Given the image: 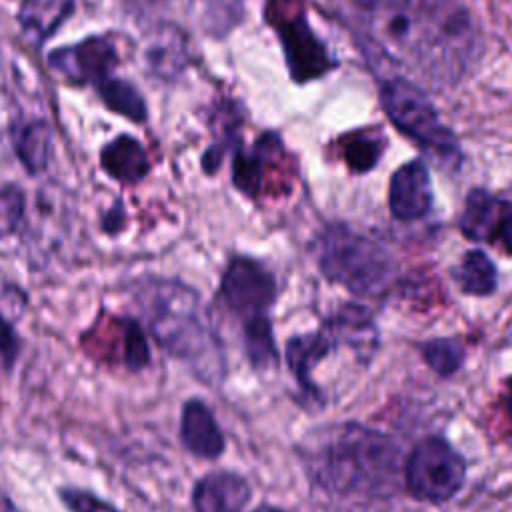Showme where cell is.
<instances>
[{
    "label": "cell",
    "instance_id": "31",
    "mask_svg": "<svg viewBox=\"0 0 512 512\" xmlns=\"http://www.w3.org/2000/svg\"><path fill=\"white\" fill-rule=\"evenodd\" d=\"M126 210H124V204L120 200H116L106 212H104V218H102V230L106 234H118L124 224H126Z\"/></svg>",
    "mask_w": 512,
    "mask_h": 512
},
{
    "label": "cell",
    "instance_id": "32",
    "mask_svg": "<svg viewBox=\"0 0 512 512\" xmlns=\"http://www.w3.org/2000/svg\"><path fill=\"white\" fill-rule=\"evenodd\" d=\"M500 406H502L506 418L512 422V374L504 380V388L500 394Z\"/></svg>",
    "mask_w": 512,
    "mask_h": 512
},
{
    "label": "cell",
    "instance_id": "4",
    "mask_svg": "<svg viewBox=\"0 0 512 512\" xmlns=\"http://www.w3.org/2000/svg\"><path fill=\"white\" fill-rule=\"evenodd\" d=\"M278 298V282L260 260L234 254L220 276L216 304L238 324L242 350L254 370H272L280 362L270 310Z\"/></svg>",
    "mask_w": 512,
    "mask_h": 512
},
{
    "label": "cell",
    "instance_id": "11",
    "mask_svg": "<svg viewBox=\"0 0 512 512\" xmlns=\"http://www.w3.org/2000/svg\"><path fill=\"white\" fill-rule=\"evenodd\" d=\"M460 228L466 238L498 244L506 254H512V202L486 190H472L464 202Z\"/></svg>",
    "mask_w": 512,
    "mask_h": 512
},
{
    "label": "cell",
    "instance_id": "14",
    "mask_svg": "<svg viewBox=\"0 0 512 512\" xmlns=\"http://www.w3.org/2000/svg\"><path fill=\"white\" fill-rule=\"evenodd\" d=\"M178 436L182 446L200 460L214 462L226 450V436L212 408L200 398H190L182 404Z\"/></svg>",
    "mask_w": 512,
    "mask_h": 512
},
{
    "label": "cell",
    "instance_id": "10",
    "mask_svg": "<svg viewBox=\"0 0 512 512\" xmlns=\"http://www.w3.org/2000/svg\"><path fill=\"white\" fill-rule=\"evenodd\" d=\"M46 60L68 84L92 86L96 90L114 76V70L120 64V54L108 36L92 34L74 44L50 50Z\"/></svg>",
    "mask_w": 512,
    "mask_h": 512
},
{
    "label": "cell",
    "instance_id": "5",
    "mask_svg": "<svg viewBox=\"0 0 512 512\" xmlns=\"http://www.w3.org/2000/svg\"><path fill=\"white\" fill-rule=\"evenodd\" d=\"M312 252L320 272L354 296L380 298L396 280V262L384 244L348 224H328Z\"/></svg>",
    "mask_w": 512,
    "mask_h": 512
},
{
    "label": "cell",
    "instance_id": "16",
    "mask_svg": "<svg viewBox=\"0 0 512 512\" xmlns=\"http://www.w3.org/2000/svg\"><path fill=\"white\" fill-rule=\"evenodd\" d=\"M252 498L250 482L234 470H210L192 488L194 512H242Z\"/></svg>",
    "mask_w": 512,
    "mask_h": 512
},
{
    "label": "cell",
    "instance_id": "22",
    "mask_svg": "<svg viewBox=\"0 0 512 512\" xmlns=\"http://www.w3.org/2000/svg\"><path fill=\"white\" fill-rule=\"evenodd\" d=\"M188 14L204 36L224 40L244 20L246 0H188Z\"/></svg>",
    "mask_w": 512,
    "mask_h": 512
},
{
    "label": "cell",
    "instance_id": "24",
    "mask_svg": "<svg viewBox=\"0 0 512 512\" xmlns=\"http://www.w3.org/2000/svg\"><path fill=\"white\" fill-rule=\"evenodd\" d=\"M186 56L184 40L180 36H172L170 30H164L146 48V64L150 74L164 80H172L184 72Z\"/></svg>",
    "mask_w": 512,
    "mask_h": 512
},
{
    "label": "cell",
    "instance_id": "17",
    "mask_svg": "<svg viewBox=\"0 0 512 512\" xmlns=\"http://www.w3.org/2000/svg\"><path fill=\"white\" fill-rule=\"evenodd\" d=\"M322 328L330 334L336 348H350L356 360L364 366L372 362L378 350V330L368 308L360 304H344L324 320Z\"/></svg>",
    "mask_w": 512,
    "mask_h": 512
},
{
    "label": "cell",
    "instance_id": "3",
    "mask_svg": "<svg viewBox=\"0 0 512 512\" xmlns=\"http://www.w3.org/2000/svg\"><path fill=\"white\" fill-rule=\"evenodd\" d=\"M134 300L154 342L206 386L226 378V352L208 306L190 284L146 276L134 282Z\"/></svg>",
    "mask_w": 512,
    "mask_h": 512
},
{
    "label": "cell",
    "instance_id": "19",
    "mask_svg": "<svg viewBox=\"0 0 512 512\" xmlns=\"http://www.w3.org/2000/svg\"><path fill=\"white\" fill-rule=\"evenodd\" d=\"M10 144L16 158L30 176L46 172L52 158V128L44 118H22L14 120L8 128Z\"/></svg>",
    "mask_w": 512,
    "mask_h": 512
},
{
    "label": "cell",
    "instance_id": "27",
    "mask_svg": "<svg viewBox=\"0 0 512 512\" xmlns=\"http://www.w3.org/2000/svg\"><path fill=\"white\" fill-rule=\"evenodd\" d=\"M382 156V138L370 134H350L342 140V158L352 172L372 170Z\"/></svg>",
    "mask_w": 512,
    "mask_h": 512
},
{
    "label": "cell",
    "instance_id": "2",
    "mask_svg": "<svg viewBox=\"0 0 512 512\" xmlns=\"http://www.w3.org/2000/svg\"><path fill=\"white\" fill-rule=\"evenodd\" d=\"M296 454L310 486L330 498H382L396 486V442L358 422L310 430L296 446Z\"/></svg>",
    "mask_w": 512,
    "mask_h": 512
},
{
    "label": "cell",
    "instance_id": "34",
    "mask_svg": "<svg viewBox=\"0 0 512 512\" xmlns=\"http://www.w3.org/2000/svg\"><path fill=\"white\" fill-rule=\"evenodd\" d=\"M252 512H288V510L278 508V506H272V504H260V506H256Z\"/></svg>",
    "mask_w": 512,
    "mask_h": 512
},
{
    "label": "cell",
    "instance_id": "12",
    "mask_svg": "<svg viewBox=\"0 0 512 512\" xmlns=\"http://www.w3.org/2000/svg\"><path fill=\"white\" fill-rule=\"evenodd\" d=\"M284 152L282 138L276 132H262L250 146H240L232 152L230 180L244 196L256 200L264 192L266 176Z\"/></svg>",
    "mask_w": 512,
    "mask_h": 512
},
{
    "label": "cell",
    "instance_id": "6",
    "mask_svg": "<svg viewBox=\"0 0 512 512\" xmlns=\"http://www.w3.org/2000/svg\"><path fill=\"white\" fill-rule=\"evenodd\" d=\"M264 18L278 36L286 68L296 84L318 80L336 66L326 44L310 26L302 0H266Z\"/></svg>",
    "mask_w": 512,
    "mask_h": 512
},
{
    "label": "cell",
    "instance_id": "30",
    "mask_svg": "<svg viewBox=\"0 0 512 512\" xmlns=\"http://www.w3.org/2000/svg\"><path fill=\"white\" fill-rule=\"evenodd\" d=\"M20 350V340L18 334L14 332L12 324L0 314V358L6 366H10Z\"/></svg>",
    "mask_w": 512,
    "mask_h": 512
},
{
    "label": "cell",
    "instance_id": "1",
    "mask_svg": "<svg viewBox=\"0 0 512 512\" xmlns=\"http://www.w3.org/2000/svg\"><path fill=\"white\" fill-rule=\"evenodd\" d=\"M370 54L416 86L456 84L480 56V30L460 0H366Z\"/></svg>",
    "mask_w": 512,
    "mask_h": 512
},
{
    "label": "cell",
    "instance_id": "9",
    "mask_svg": "<svg viewBox=\"0 0 512 512\" xmlns=\"http://www.w3.org/2000/svg\"><path fill=\"white\" fill-rule=\"evenodd\" d=\"M86 354L104 364L120 366L130 372L144 370L150 364V346L144 328L130 316H106L82 334Z\"/></svg>",
    "mask_w": 512,
    "mask_h": 512
},
{
    "label": "cell",
    "instance_id": "7",
    "mask_svg": "<svg viewBox=\"0 0 512 512\" xmlns=\"http://www.w3.org/2000/svg\"><path fill=\"white\" fill-rule=\"evenodd\" d=\"M380 102L390 122L418 146L444 160L460 158L456 138L442 124L436 108L420 86L390 76L382 84Z\"/></svg>",
    "mask_w": 512,
    "mask_h": 512
},
{
    "label": "cell",
    "instance_id": "26",
    "mask_svg": "<svg viewBox=\"0 0 512 512\" xmlns=\"http://www.w3.org/2000/svg\"><path fill=\"white\" fill-rule=\"evenodd\" d=\"M422 360L442 378L454 376L466 358V346L462 338H432L418 344Z\"/></svg>",
    "mask_w": 512,
    "mask_h": 512
},
{
    "label": "cell",
    "instance_id": "15",
    "mask_svg": "<svg viewBox=\"0 0 512 512\" xmlns=\"http://www.w3.org/2000/svg\"><path fill=\"white\" fill-rule=\"evenodd\" d=\"M388 208L396 220L412 222L432 208V184L424 162L410 160L390 178Z\"/></svg>",
    "mask_w": 512,
    "mask_h": 512
},
{
    "label": "cell",
    "instance_id": "21",
    "mask_svg": "<svg viewBox=\"0 0 512 512\" xmlns=\"http://www.w3.org/2000/svg\"><path fill=\"white\" fill-rule=\"evenodd\" d=\"M76 0H20L18 26L24 38L42 46L74 12Z\"/></svg>",
    "mask_w": 512,
    "mask_h": 512
},
{
    "label": "cell",
    "instance_id": "25",
    "mask_svg": "<svg viewBox=\"0 0 512 512\" xmlns=\"http://www.w3.org/2000/svg\"><path fill=\"white\" fill-rule=\"evenodd\" d=\"M454 280L464 294L490 296L496 290V268L486 252L470 250L454 270Z\"/></svg>",
    "mask_w": 512,
    "mask_h": 512
},
{
    "label": "cell",
    "instance_id": "8",
    "mask_svg": "<svg viewBox=\"0 0 512 512\" xmlns=\"http://www.w3.org/2000/svg\"><path fill=\"white\" fill-rule=\"evenodd\" d=\"M402 478L412 498L442 504L464 486L466 460L444 438L428 436L406 456Z\"/></svg>",
    "mask_w": 512,
    "mask_h": 512
},
{
    "label": "cell",
    "instance_id": "33",
    "mask_svg": "<svg viewBox=\"0 0 512 512\" xmlns=\"http://www.w3.org/2000/svg\"><path fill=\"white\" fill-rule=\"evenodd\" d=\"M0 512H20V510L10 502V498L0 494Z\"/></svg>",
    "mask_w": 512,
    "mask_h": 512
},
{
    "label": "cell",
    "instance_id": "20",
    "mask_svg": "<svg viewBox=\"0 0 512 512\" xmlns=\"http://www.w3.org/2000/svg\"><path fill=\"white\" fill-rule=\"evenodd\" d=\"M240 126H242L240 106L232 100L216 102L210 116V128H212L214 140L200 158V166L204 174L218 172L226 154H232L240 146Z\"/></svg>",
    "mask_w": 512,
    "mask_h": 512
},
{
    "label": "cell",
    "instance_id": "28",
    "mask_svg": "<svg viewBox=\"0 0 512 512\" xmlns=\"http://www.w3.org/2000/svg\"><path fill=\"white\" fill-rule=\"evenodd\" d=\"M26 214V194L14 182L0 184V244L14 236L22 224Z\"/></svg>",
    "mask_w": 512,
    "mask_h": 512
},
{
    "label": "cell",
    "instance_id": "13",
    "mask_svg": "<svg viewBox=\"0 0 512 512\" xmlns=\"http://www.w3.org/2000/svg\"><path fill=\"white\" fill-rule=\"evenodd\" d=\"M334 348L336 346H334L330 334L322 326L312 332L294 334L292 338H288V342L284 346L286 366H288L292 378L296 380L300 392L304 394V398L312 404L324 402V396H322L320 388L316 386L312 372Z\"/></svg>",
    "mask_w": 512,
    "mask_h": 512
},
{
    "label": "cell",
    "instance_id": "18",
    "mask_svg": "<svg viewBox=\"0 0 512 512\" xmlns=\"http://www.w3.org/2000/svg\"><path fill=\"white\" fill-rule=\"evenodd\" d=\"M100 168L102 172L124 186L140 184L152 170L150 156L142 142L132 134H116L100 148Z\"/></svg>",
    "mask_w": 512,
    "mask_h": 512
},
{
    "label": "cell",
    "instance_id": "23",
    "mask_svg": "<svg viewBox=\"0 0 512 512\" xmlns=\"http://www.w3.org/2000/svg\"><path fill=\"white\" fill-rule=\"evenodd\" d=\"M94 92L110 112L124 116L126 120L136 122V124L146 122V118H148L146 100L132 82H128L120 76H112L102 86H98Z\"/></svg>",
    "mask_w": 512,
    "mask_h": 512
},
{
    "label": "cell",
    "instance_id": "29",
    "mask_svg": "<svg viewBox=\"0 0 512 512\" xmlns=\"http://www.w3.org/2000/svg\"><path fill=\"white\" fill-rule=\"evenodd\" d=\"M58 498L68 512H122L94 492L76 486H60Z\"/></svg>",
    "mask_w": 512,
    "mask_h": 512
}]
</instances>
